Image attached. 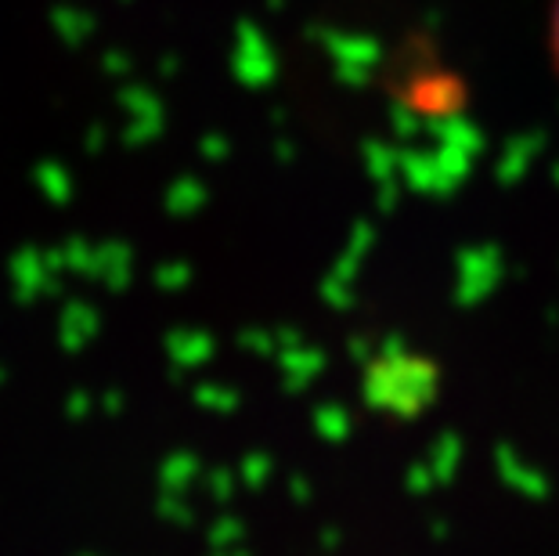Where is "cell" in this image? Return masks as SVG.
Instances as JSON below:
<instances>
[{
	"label": "cell",
	"mask_w": 559,
	"mask_h": 556,
	"mask_svg": "<svg viewBox=\"0 0 559 556\" xmlns=\"http://www.w3.org/2000/svg\"><path fill=\"white\" fill-rule=\"evenodd\" d=\"M549 58H552V69L559 73V0L549 11Z\"/></svg>",
	"instance_id": "obj_1"
}]
</instances>
